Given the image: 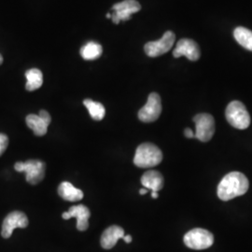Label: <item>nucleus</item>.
Returning a JSON list of instances; mask_svg holds the SVG:
<instances>
[{
  "mask_svg": "<svg viewBox=\"0 0 252 252\" xmlns=\"http://www.w3.org/2000/svg\"><path fill=\"white\" fill-rule=\"evenodd\" d=\"M9 146V137L5 134H0V156L5 153Z\"/></svg>",
  "mask_w": 252,
  "mask_h": 252,
  "instance_id": "obj_21",
  "label": "nucleus"
},
{
  "mask_svg": "<svg viewBox=\"0 0 252 252\" xmlns=\"http://www.w3.org/2000/svg\"><path fill=\"white\" fill-rule=\"evenodd\" d=\"M3 63V56L0 54V64Z\"/></svg>",
  "mask_w": 252,
  "mask_h": 252,
  "instance_id": "obj_26",
  "label": "nucleus"
},
{
  "mask_svg": "<svg viewBox=\"0 0 252 252\" xmlns=\"http://www.w3.org/2000/svg\"><path fill=\"white\" fill-rule=\"evenodd\" d=\"M51 121H52L51 115L49 114L48 111L43 110V109L39 111L38 115L30 114L26 119L27 126L37 136L46 135V133L48 131V127L51 124Z\"/></svg>",
  "mask_w": 252,
  "mask_h": 252,
  "instance_id": "obj_12",
  "label": "nucleus"
},
{
  "mask_svg": "<svg viewBox=\"0 0 252 252\" xmlns=\"http://www.w3.org/2000/svg\"><path fill=\"white\" fill-rule=\"evenodd\" d=\"M28 226V219L27 215L21 211H13L5 218L1 235L3 238H9L16 228H27Z\"/></svg>",
  "mask_w": 252,
  "mask_h": 252,
  "instance_id": "obj_10",
  "label": "nucleus"
},
{
  "mask_svg": "<svg viewBox=\"0 0 252 252\" xmlns=\"http://www.w3.org/2000/svg\"><path fill=\"white\" fill-rule=\"evenodd\" d=\"M152 197H153V199L158 198V192H157V191H153V192H152Z\"/></svg>",
  "mask_w": 252,
  "mask_h": 252,
  "instance_id": "obj_25",
  "label": "nucleus"
},
{
  "mask_svg": "<svg viewBox=\"0 0 252 252\" xmlns=\"http://www.w3.org/2000/svg\"><path fill=\"white\" fill-rule=\"evenodd\" d=\"M173 56L175 58L185 56L189 61H197L201 56V53L198 44L194 40L189 38H182L177 43L173 52Z\"/></svg>",
  "mask_w": 252,
  "mask_h": 252,
  "instance_id": "obj_11",
  "label": "nucleus"
},
{
  "mask_svg": "<svg viewBox=\"0 0 252 252\" xmlns=\"http://www.w3.org/2000/svg\"><path fill=\"white\" fill-rule=\"evenodd\" d=\"M184 134H185V136H186L187 138H193V137H194V133H193L192 130H190L189 128H186V129H185Z\"/></svg>",
  "mask_w": 252,
  "mask_h": 252,
  "instance_id": "obj_22",
  "label": "nucleus"
},
{
  "mask_svg": "<svg viewBox=\"0 0 252 252\" xmlns=\"http://www.w3.org/2000/svg\"><path fill=\"white\" fill-rule=\"evenodd\" d=\"M214 243V236L209 231L195 228L184 235V244L191 250L201 251L210 248Z\"/></svg>",
  "mask_w": 252,
  "mask_h": 252,
  "instance_id": "obj_4",
  "label": "nucleus"
},
{
  "mask_svg": "<svg viewBox=\"0 0 252 252\" xmlns=\"http://www.w3.org/2000/svg\"><path fill=\"white\" fill-rule=\"evenodd\" d=\"M107 18H111V14L110 13L107 14Z\"/></svg>",
  "mask_w": 252,
  "mask_h": 252,
  "instance_id": "obj_27",
  "label": "nucleus"
},
{
  "mask_svg": "<svg viewBox=\"0 0 252 252\" xmlns=\"http://www.w3.org/2000/svg\"><path fill=\"white\" fill-rule=\"evenodd\" d=\"M141 183L145 188L158 192L163 187V178L160 172L151 170L142 176Z\"/></svg>",
  "mask_w": 252,
  "mask_h": 252,
  "instance_id": "obj_15",
  "label": "nucleus"
},
{
  "mask_svg": "<svg viewBox=\"0 0 252 252\" xmlns=\"http://www.w3.org/2000/svg\"><path fill=\"white\" fill-rule=\"evenodd\" d=\"M58 193L63 200L69 201V202H78L83 198L82 190L73 186L70 182H66V181H64L59 185Z\"/></svg>",
  "mask_w": 252,
  "mask_h": 252,
  "instance_id": "obj_16",
  "label": "nucleus"
},
{
  "mask_svg": "<svg viewBox=\"0 0 252 252\" xmlns=\"http://www.w3.org/2000/svg\"><path fill=\"white\" fill-rule=\"evenodd\" d=\"M176 40V35L172 31H166L163 36L156 41L146 43L144 51L150 57H158L170 51Z\"/></svg>",
  "mask_w": 252,
  "mask_h": 252,
  "instance_id": "obj_8",
  "label": "nucleus"
},
{
  "mask_svg": "<svg viewBox=\"0 0 252 252\" xmlns=\"http://www.w3.org/2000/svg\"><path fill=\"white\" fill-rule=\"evenodd\" d=\"M162 113V101L158 94L152 93L143 108L138 111V118L143 123H153Z\"/></svg>",
  "mask_w": 252,
  "mask_h": 252,
  "instance_id": "obj_7",
  "label": "nucleus"
},
{
  "mask_svg": "<svg viewBox=\"0 0 252 252\" xmlns=\"http://www.w3.org/2000/svg\"><path fill=\"white\" fill-rule=\"evenodd\" d=\"M195 124L194 137L202 142L209 141L215 133L214 118L207 113H200L193 118Z\"/></svg>",
  "mask_w": 252,
  "mask_h": 252,
  "instance_id": "obj_6",
  "label": "nucleus"
},
{
  "mask_svg": "<svg viewBox=\"0 0 252 252\" xmlns=\"http://www.w3.org/2000/svg\"><path fill=\"white\" fill-rule=\"evenodd\" d=\"M114 13L111 14L112 22L118 25L122 21H127L132 15L141 9V5L136 0H124L113 5Z\"/></svg>",
  "mask_w": 252,
  "mask_h": 252,
  "instance_id": "obj_9",
  "label": "nucleus"
},
{
  "mask_svg": "<svg viewBox=\"0 0 252 252\" xmlns=\"http://www.w3.org/2000/svg\"><path fill=\"white\" fill-rule=\"evenodd\" d=\"M90 216L91 212L89 208L83 205L70 207L67 212H64L62 215L63 220H69L71 218H76L77 229L81 232L86 231L88 229Z\"/></svg>",
  "mask_w": 252,
  "mask_h": 252,
  "instance_id": "obj_13",
  "label": "nucleus"
},
{
  "mask_svg": "<svg viewBox=\"0 0 252 252\" xmlns=\"http://www.w3.org/2000/svg\"><path fill=\"white\" fill-rule=\"evenodd\" d=\"M84 106L89 110L91 117L95 121L103 120L106 115L105 107L98 102L91 99H85L83 101Z\"/></svg>",
  "mask_w": 252,
  "mask_h": 252,
  "instance_id": "obj_20",
  "label": "nucleus"
},
{
  "mask_svg": "<svg viewBox=\"0 0 252 252\" xmlns=\"http://www.w3.org/2000/svg\"><path fill=\"white\" fill-rule=\"evenodd\" d=\"M225 116L227 122L236 129L244 130L251 125V116L240 101H233L227 106Z\"/></svg>",
  "mask_w": 252,
  "mask_h": 252,
  "instance_id": "obj_3",
  "label": "nucleus"
},
{
  "mask_svg": "<svg viewBox=\"0 0 252 252\" xmlns=\"http://www.w3.org/2000/svg\"><path fill=\"white\" fill-rule=\"evenodd\" d=\"M27 84L26 89L29 92L39 89L43 84V75L37 68H31L26 72Z\"/></svg>",
  "mask_w": 252,
  "mask_h": 252,
  "instance_id": "obj_17",
  "label": "nucleus"
},
{
  "mask_svg": "<svg viewBox=\"0 0 252 252\" xmlns=\"http://www.w3.org/2000/svg\"><path fill=\"white\" fill-rule=\"evenodd\" d=\"M162 161L161 150L153 143L139 145L135 151L134 163L140 168H150L158 165Z\"/></svg>",
  "mask_w": 252,
  "mask_h": 252,
  "instance_id": "obj_2",
  "label": "nucleus"
},
{
  "mask_svg": "<svg viewBox=\"0 0 252 252\" xmlns=\"http://www.w3.org/2000/svg\"><path fill=\"white\" fill-rule=\"evenodd\" d=\"M124 237H125L124 229L120 226L112 225L104 231V233L101 236L100 243L105 250H110L117 244L119 239Z\"/></svg>",
  "mask_w": 252,
  "mask_h": 252,
  "instance_id": "obj_14",
  "label": "nucleus"
},
{
  "mask_svg": "<svg viewBox=\"0 0 252 252\" xmlns=\"http://www.w3.org/2000/svg\"><path fill=\"white\" fill-rule=\"evenodd\" d=\"M234 36L240 45L252 52V31L245 27H237L234 29Z\"/></svg>",
  "mask_w": 252,
  "mask_h": 252,
  "instance_id": "obj_18",
  "label": "nucleus"
},
{
  "mask_svg": "<svg viewBox=\"0 0 252 252\" xmlns=\"http://www.w3.org/2000/svg\"><path fill=\"white\" fill-rule=\"evenodd\" d=\"M14 168L17 172H25L27 182L32 185L39 183L45 177V163L39 160L16 162Z\"/></svg>",
  "mask_w": 252,
  "mask_h": 252,
  "instance_id": "obj_5",
  "label": "nucleus"
},
{
  "mask_svg": "<svg viewBox=\"0 0 252 252\" xmlns=\"http://www.w3.org/2000/svg\"><path fill=\"white\" fill-rule=\"evenodd\" d=\"M103 53L102 46L96 42H88L81 49V57L84 60H95L99 58Z\"/></svg>",
  "mask_w": 252,
  "mask_h": 252,
  "instance_id": "obj_19",
  "label": "nucleus"
},
{
  "mask_svg": "<svg viewBox=\"0 0 252 252\" xmlns=\"http://www.w3.org/2000/svg\"><path fill=\"white\" fill-rule=\"evenodd\" d=\"M250 187L247 177L240 172H231L220 182L218 196L222 201H229L245 194Z\"/></svg>",
  "mask_w": 252,
  "mask_h": 252,
  "instance_id": "obj_1",
  "label": "nucleus"
},
{
  "mask_svg": "<svg viewBox=\"0 0 252 252\" xmlns=\"http://www.w3.org/2000/svg\"><path fill=\"white\" fill-rule=\"evenodd\" d=\"M139 193H140L141 195H144L146 193H148V189L144 188V189H140V190H139Z\"/></svg>",
  "mask_w": 252,
  "mask_h": 252,
  "instance_id": "obj_24",
  "label": "nucleus"
},
{
  "mask_svg": "<svg viewBox=\"0 0 252 252\" xmlns=\"http://www.w3.org/2000/svg\"><path fill=\"white\" fill-rule=\"evenodd\" d=\"M124 240H125L127 244L131 243V242H132V236H131V235H125Z\"/></svg>",
  "mask_w": 252,
  "mask_h": 252,
  "instance_id": "obj_23",
  "label": "nucleus"
}]
</instances>
